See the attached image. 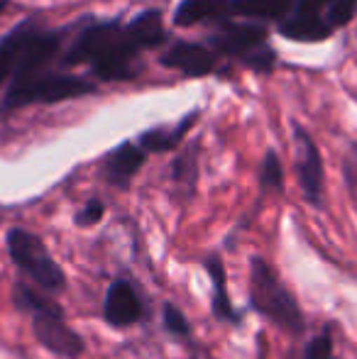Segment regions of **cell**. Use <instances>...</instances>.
<instances>
[{"label":"cell","instance_id":"12","mask_svg":"<svg viewBox=\"0 0 357 359\" xmlns=\"http://www.w3.org/2000/svg\"><path fill=\"white\" fill-rule=\"evenodd\" d=\"M262 44H267V32L260 25H225L213 37V47H218V52L240 59Z\"/></svg>","mask_w":357,"mask_h":359},{"label":"cell","instance_id":"10","mask_svg":"<svg viewBox=\"0 0 357 359\" xmlns=\"http://www.w3.org/2000/svg\"><path fill=\"white\" fill-rule=\"evenodd\" d=\"M203 269L210 279V313L218 323H228V325L238 327L243 323L240 311L233 306L228 293V271L218 255H208L203 259Z\"/></svg>","mask_w":357,"mask_h":359},{"label":"cell","instance_id":"1","mask_svg":"<svg viewBox=\"0 0 357 359\" xmlns=\"http://www.w3.org/2000/svg\"><path fill=\"white\" fill-rule=\"evenodd\" d=\"M137 54L140 49L128 37L125 27L118 22H98L74 39L69 52L64 54V67L88 64L90 72L103 81L133 79L137 74Z\"/></svg>","mask_w":357,"mask_h":359},{"label":"cell","instance_id":"4","mask_svg":"<svg viewBox=\"0 0 357 359\" xmlns=\"http://www.w3.org/2000/svg\"><path fill=\"white\" fill-rule=\"evenodd\" d=\"M59 47L62 37L57 32H39L27 22L18 25L0 42V86L47 72Z\"/></svg>","mask_w":357,"mask_h":359},{"label":"cell","instance_id":"21","mask_svg":"<svg viewBox=\"0 0 357 359\" xmlns=\"http://www.w3.org/2000/svg\"><path fill=\"white\" fill-rule=\"evenodd\" d=\"M162 323H164V330L169 332V335H174L177 340H191V325H189V318H186V313L181 311L179 306H174V303H164L162 306Z\"/></svg>","mask_w":357,"mask_h":359},{"label":"cell","instance_id":"22","mask_svg":"<svg viewBox=\"0 0 357 359\" xmlns=\"http://www.w3.org/2000/svg\"><path fill=\"white\" fill-rule=\"evenodd\" d=\"M355 10H357V0H335L325 10V25L330 29L343 27V25H348L355 18Z\"/></svg>","mask_w":357,"mask_h":359},{"label":"cell","instance_id":"7","mask_svg":"<svg viewBox=\"0 0 357 359\" xmlns=\"http://www.w3.org/2000/svg\"><path fill=\"white\" fill-rule=\"evenodd\" d=\"M294 142H296V176H299V186L304 191V198L314 208H323V196H325V169H323V156H321L318 147L311 140L301 125H294Z\"/></svg>","mask_w":357,"mask_h":359},{"label":"cell","instance_id":"23","mask_svg":"<svg viewBox=\"0 0 357 359\" xmlns=\"http://www.w3.org/2000/svg\"><path fill=\"white\" fill-rule=\"evenodd\" d=\"M103 215H105L103 201L90 198V201H86V203H83V208L76 213L74 222H76L79 227H93V225H98V222L103 220Z\"/></svg>","mask_w":357,"mask_h":359},{"label":"cell","instance_id":"20","mask_svg":"<svg viewBox=\"0 0 357 359\" xmlns=\"http://www.w3.org/2000/svg\"><path fill=\"white\" fill-rule=\"evenodd\" d=\"M301 359H338L333 347V325H325L318 335L306 342Z\"/></svg>","mask_w":357,"mask_h":359},{"label":"cell","instance_id":"24","mask_svg":"<svg viewBox=\"0 0 357 359\" xmlns=\"http://www.w3.org/2000/svg\"><path fill=\"white\" fill-rule=\"evenodd\" d=\"M243 62L248 64L250 69H255V72H269V69L274 67V52H271L267 44H262V47H257L250 54H245Z\"/></svg>","mask_w":357,"mask_h":359},{"label":"cell","instance_id":"3","mask_svg":"<svg viewBox=\"0 0 357 359\" xmlns=\"http://www.w3.org/2000/svg\"><path fill=\"white\" fill-rule=\"evenodd\" d=\"M250 306L264 320L291 337H304L306 316L299 298L281 281L279 271L264 257L250 259Z\"/></svg>","mask_w":357,"mask_h":359},{"label":"cell","instance_id":"5","mask_svg":"<svg viewBox=\"0 0 357 359\" xmlns=\"http://www.w3.org/2000/svg\"><path fill=\"white\" fill-rule=\"evenodd\" d=\"M5 245H8V255L13 264L20 269V274L32 281L34 288L44 291L47 296H57V293L67 291V274L57 264L52 252L47 250L42 237L25 230V227H10L5 235Z\"/></svg>","mask_w":357,"mask_h":359},{"label":"cell","instance_id":"9","mask_svg":"<svg viewBox=\"0 0 357 359\" xmlns=\"http://www.w3.org/2000/svg\"><path fill=\"white\" fill-rule=\"evenodd\" d=\"M144 318V303L128 279H115L103 298V320L110 327H133Z\"/></svg>","mask_w":357,"mask_h":359},{"label":"cell","instance_id":"14","mask_svg":"<svg viewBox=\"0 0 357 359\" xmlns=\"http://www.w3.org/2000/svg\"><path fill=\"white\" fill-rule=\"evenodd\" d=\"M230 13V0H181L174 22L179 27H191L201 22H215Z\"/></svg>","mask_w":357,"mask_h":359},{"label":"cell","instance_id":"19","mask_svg":"<svg viewBox=\"0 0 357 359\" xmlns=\"http://www.w3.org/2000/svg\"><path fill=\"white\" fill-rule=\"evenodd\" d=\"M257 184L262 194H279V191H284V166H281V159L274 149H269L264 154L262 164H260Z\"/></svg>","mask_w":357,"mask_h":359},{"label":"cell","instance_id":"16","mask_svg":"<svg viewBox=\"0 0 357 359\" xmlns=\"http://www.w3.org/2000/svg\"><path fill=\"white\" fill-rule=\"evenodd\" d=\"M196 118H198V113L194 110V113L186 115V118L181 120L177 128H172V130H164V128L147 130V133L140 137V147H142L144 151H172V149H177L179 142H181V137L189 133Z\"/></svg>","mask_w":357,"mask_h":359},{"label":"cell","instance_id":"11","mask_svg":"<svg viewBox=\"0 0 357 359\" xmlns=\"http://www.w3.org/2000/svg\"><path fill=\"white\" fill-rule=\"evenodd\" d=\"M147 161V151L135 142H123L115 147L103 161V179L110 186H118V189H128L130 181L137 176V171Z\"/></svg>","mask_w":357,"mask_h":359},{"label":"cell","instance_id":"25","mask_svg":"<svg viewBox=\"0 0 357 359\" xmlns=\"http://www.w3.org/2000/svg\"><path fill=\"white\" fill-rule=\"evenodd\" d=\"M343 174H345V181H348L350 191H353V194H357V142L350 147L348 154H345Z\"/></svg>","mask_w":357,"mask_h":359},{"label":"cell","instance_id":"17","mask_svg":"<svg viewBox=\"0 0 357 359\" xmlns=\"http://www.w3.org/2000/svg\"><path fill=\"white\" fill-rule=\"evenodd\" d=\"M296 0H230V13L257 20H284Z\"/></svg>","mask_w":357,"mask_h":359},{"label":"cell","instance_id":"6","mask_svg":"<svg viewBox=\"0 0 357 359\" xmlns=\"http://www.w3.org/2000/svg\"><path fill=\"white\" fill-rule=\"evenodd\" d=\"M88 93H93V86L79 76L42 72L37 76H29V79L13 81L8 95H5V105L20 108V105L32 103H59V100H72Z\"/></svg>","mask_w":357,"mask_h":359},{"label":"cell","instance_id":"18","mask_svg":"<svg viewBox=\"0 0 357 359\" xmlns=\"http://www.w3.org/2000/svg\"><path fill=\"white\" fill-rule=\"evenodd\" d=\"M174 181L186 191V196L194 194L196 181H198V144L191 142L174 161Z\"/></svg>","mask_w":357,"mask_h":359},{"label":"cell","instance_id":"13","mask_svg":"<svg viewBox=\"0 0 357 359\" xmlns=\"http://www.w3.org/2000/svg\"><path fill=\"white\" fill-rule=\"evenodd\" d=\"M162 64L167 69H177V72L186 76H206L213 72L215 57L201 44L177 42L169 52L162 54Z\"/></svg>","mask_w":357,"mask_h":359},{"label":"cell","instance_id":"8","mask_svg":"<svg viewBox=\"0 0 357 359\" xmlns=\"http://www.w3.org/2000/svg\"><path fill=\"white\" fill-rule=\"evenodd\" d=\"M335 0H296L294 13L281 22V34L296 42H321L330 34L323 10Z\"/></svg>","mask_w":357,"mask_h":359},{"label":"cell","instance_id":"2","mask_svg":"<svg viewBox=\"0 0 357 359\" xmlns=\"http://www.w3.org/2000/svg\"><path fill=\"white\" fill-rule=\"evenodd\" d=\"M13 303L22 316L29 318L34 340L47 352L64 359H79L86 352L83 337L69 325L62 303H57L52 296L18 279L13 284Z\"/></svg>","mask_w":357,"mask_h":359},{"label":"cell","instance_id":"15","mask_svg":"<svg viewBox=\"0 0 357 359\" xmlns=\"http://www.w3.org/2000/svg\"><path fill=\"white\" fill-rule=\"evenodd\" d=\"M128 37L133 39L135 47L142 52V49H152V47H159L164 42V27H162V15L157 10H147V13L137 15L133 22L125 27Z\"/></svg>","mask_w":357,"mask_h":359}]
</instances>
